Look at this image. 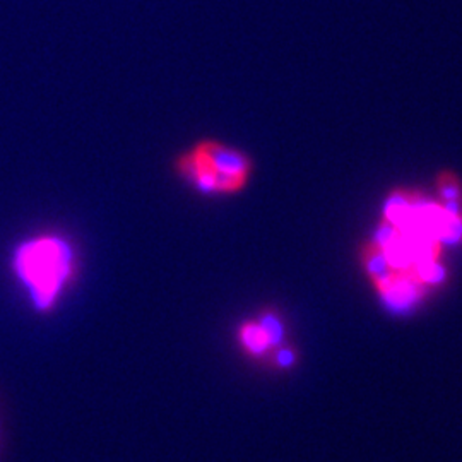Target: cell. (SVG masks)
<instances>
[{"label": "cell", "instance_id": "cell-1", "mask_svg": "<svg viewBox=\"0 0 462 462\" xmlns=\"http://www.w3.org/2000/svg\"><path fill=\"white\" fill-rule=\"evenodd\" d=\"M9 271L34 312L49 315L78 280L79 252L62 233H34L13 248Z\"/></svg>", "mask_w": 462, "mask_h": 462}, {"label": "cell", "instance_id": "cell-2", "mask_svg": "<svg viewBox=\"0 0 462 462\" xmlns=\"http://www.w3.org/2000/svg\"><path fill=\"white\" fill-rule=\"evenodd\" d=\"M250 168L244 152L211 139L199 141L173 162L175 175L202 196L238 192L247 183Z\"/></svg>", "mask_w": 462, "mask_h": 462}, {"label": "cell", "instance_id": "cell-3", "mask_svg": "<svg viewBox=\"0 0 462 462\" xmlns=\"http://www.w3.org/2000/svg\"><path fill=\"white\" fill-rule=\"evenodd\" d=\"M380 291L385 297L389 307L396 310H406L420 297L421 286L414 276H394L391 274L385 281L379 282Z\"/></svg>", "mask_w": 462, "mask_h": 462}, {"label": "cell", "instance_id": "cell-4", "mask_svg": "<svg viewBox=\"0 0 462 462\" xmlns=\"http://www.w3.org/2000/svg\"><path fill=\"white\" fill-rule=\"evenodd\" d=\"M238 339L242 346L247 349L250 355L259 356L263 355L267 347H271L269 337L265 336L264 329L259 326V322H247L240 328Z\"/></svg>", "mask_w": 462, "mask_h": 462}, {"label": "cell", "instance_id": "cell-5", "mask_svg": "<svg viewBox=\"0 0 462 462\" xmlns=\"http://www.w3.org/2000/svg\"><path fill=\"white\" fill-rule=\"evenodd\" d=\"M365 263H366V269H368L370 276L377 282L387 280L393 274L391 264H389L383 250L380 247L368 248V252L365 255Z\"/></svg>", "mask_w": 462, "mask_h": 462}, {"label": "cell", "instance_id": "cell-6", "mask_svg": "<svg viewBox=\"0 0 462 462\" xmlns=\"http://www.w3.org/2000/svg\"><path fill=\"white\" fill-rule=\"evenodd\" d=\"M416 278L420 281H425L430 284H437L446 278V271L440 264H437L433 259L425 261V263H418L416 265Z\"/></svg>", "mask_w": 462, "mask_h": 462}, {"label": "cell", "instance_id": "cell-7", "mask_svg": "<svg viewBox=\"0 0 462 462\" xmlns=\"http://www.w3.org/2000/svg\"><path fill=\"white\" fill-rule=\"evenodd\" d=\"M259 326L264 329L265 336L269 337L271 346H278L282 339V324L280 319L271 312L263 315L259 320Z\"/></svg>", "mask_w": 462, "mask_h": 462}, {"label": "cell", "instance_id": "cell-8", "mask_svg": "<svg viewBox=\"0 0 462 462\" xmlns=\"http://www.w3.org/2000/svg\"><path fill=\"white\" fill-rule=\"evenodd\" d=\"M439 190H440V196L446 200H459V196H461L459 182L450 175L442 177V180L439 183Z\"/></svg>", "mask_w": 462, "mask_h": 462}, {"label": "cell", "instance_id": "cell-9", "mask_svg": "<svg viewBox=\"0 0 462 462\" xmlns=\"http://www.w3.org/2000/svg\"><path fill=\"white\" fill-rule=\"evenodd\" d=\"M276 360H278V365L280 366H290V365L295 362V355H293V351H290V349H280L278 351V356H276Z\"/></svg>", "mask_w": 462, "mask_h": 462}]
</instances>
